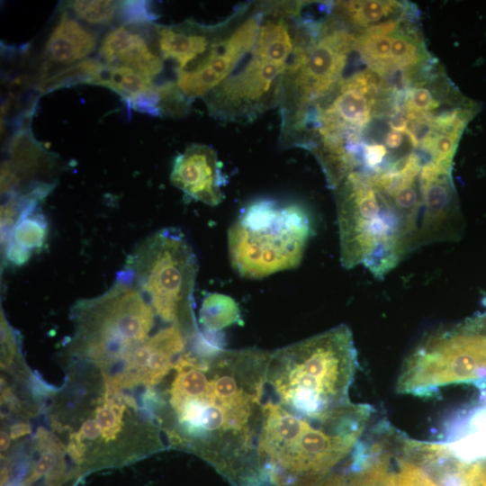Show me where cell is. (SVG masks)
<instances>
[{"label": "cell", "instance_id": "obj_1", "mask_svg": "<svg viewBox=\"0 0 486 486\" xmlns=\"http://www.w3.org/2000/svg\"><path fill=\"white\" fill-rule=\"evenodd\" d=\"M195 343L175 364L167 392L171 441L197 453L234 486H261L257 443L271 353Z\"/></svg>", "mask_w": 486, "mask_h": 486}, {"label": "cell", "instance_id": "obj_2", "mask_svg": "<svg viewBox=\"0 0 486 486\" xmlns=\"http://www.w3.org/2000/svg\"><path fill=\"white\" fill-rule=\"evenodd\" d=\"M372 408L346 405L318 418H305L266 400L257 443L263 484L316 486L353 452Z\"/></svg>", "mask_w": 486, "mask_h": 486}, {"label": "cell", "instance_id": "obj_3", "mask_svg": "<svg viewBox=\"0 0 486 486\" xmlns=\"http://www.w3.org/2000/svg\"><path fill=\"white\" fill-rule=\"evenodd\" d=\"M357 366L352 332L339 325L271 352L269 400L298 416L318 418L350 402Z\"/></svg>", "mask_w": 486, "mask_h": 486}, {"label": "cell", "instance_id": "obj_4", "mask_svg": "<svg viewBox=\"0 0 486 486\" xmlns=\"http://www.w3.org/2000/svg\"><path fill=\"white\" fill-rule=\"evenodd\" d=\"M335 189L340 257L346 268L363 265L375 277H382L417 248L415 228L360 172H351Z\"/></svg>", "mask_w": 486, "mask_h": 486}, {"label": "cell", "instance_id": "obj_5", "mask_svg": "<svg viewBox=\"0 0 486 486\" xmlns=\"http://www.w3.org/2000/svg\"><path fill=\"white\" fill-rule=\"evenodd\" d=\"M310 234V221L302 207L256 201L241 211L229 229L230 263L241 276L255 279L294 268Z\"/></svg>", "mask_w": 486, "mask_h": 486}, {"label": "cell", "instance_id": "obj_6", "mask_svg": "<svg viewBox=\"0 0 486 486\" xmlns=\"http://www.w3.org/2000/svg\"><path fill=\"white\" fill-rule=\"evenodd\" d=\"M127 270L157 315L190 338L198 334L193 311L198 264L179 230L164 229L148 237L129 257Z\"/></svg>", "mask_w": 486, "mask_h": 486}, {"label": "cell", "instance_id": "obj_7", "mask_svg": "<svg viewBox=\"0 0 486 486\" xmlns=\"http://www.w3.org/2000/svg\"><path fill=\"white\" fill-rule=\"evenodd\" d=\"M486 379V332L470 322L424 338L404 360L398 393L431 395L450 384Z\"/></svg>", "mask_w": 486, "mask_h": 486}, {"label": "cell", "instance_id": "obj_8", "mask_svg": "<svg viewBox=\"0 0 486 486\" xmlns=\"http://www.w3.org/2000/svg\"><path fill=\"white\" fill-rule=\"evenodd\" d=\"M287 66L250 53V59L209 92V113L222 121L248 122L280 104Z\"/></svg>", "mask_w": 486, "mask_h": 486}, {"label": "cell", "instance_id": "obj_9", "mask_svg": "<svg viewBox=\"0 0 486 486\" xmlns=\"http://www.w3.org/2000/svg\"><path fill=\"white\" fill-rule=\"evenodd\" d=\"M263 18L255 12L233 32L217 41L208 54L187 69L177 70L176 84L189 98L204 97L228 78L244 57L251 53Z\"/></svg>", "mask_w": 486, "mask_h": 486}, {"label": "cell", "instance_id": "obj_10", "mask_svg": "<svg viewBox=\"0 0 486 486\" xmlns=\"http://www.w3.org/2000/svg\"><path fill=\"white\" fill-rule=\"evenodd\" d=\"M170 181L186 196L208 205L216 206L223 199L221 164L210 146L192 144L176 156Z\"/></svg>", "mask_w": 486, "mask_h": 486}, {"label": "cell", "instance_id": "obj_11", "mask_svg": "<svg viewBox=\"0 0 486 486\" xmlns=\"http://www.w3.org/2000/svg\"><path fill=\"white\" fill-rule=\"evenodd\" d=\"M236 13L221 24L202 25L193 20L170 26H155L158 50L164 59H172L177 70L187 69L201 61L212 47L226 33H220L229 26Z\"/></svg>", "mask_w": 486, "mask_h": 486}, {"label": "cell", "instance_id": "obj_12", "mask_svg": "<svg viewBox=\"0 0 486 486\" xmlns=\"http://www.w3.org/2000/svg\"><path fill=\"white\" fill-rule=\"evenodd\" d=\"M57 166L56 157L44 149L34 139L30 129H20L9 143V160L1 166V191L14 196L18 190L31 182L38 184L35 178L50 176Z\"/></svg>", "mask_w": 486, "mask_h": 486}, {"label": "cell", "instance_id": "obj_13", "mask_svg": "<svg viewBox=\"0 0 486 486\" xmlns=\"http://www.w3.org/2000/svg\"><path fill=\"white\" fill-rule=\"evenodd\" d=\"M146 24H122L109 32L99 48L104 63L129 68L150 79L158 75L163 58L148 44L143 32Z\"/></svg>", "mask_w": 486, "mask_h": 486}, {"label": "cell", "instance_id": "obj_14", "mask_svg": "<svg viewBox=\"0 0 486 486\" xmlns=\"http://www.w3.org/2000/svg\"><path fill=\"white\" fill-rule=\"evenodd\" d=\"M96 45L94 32L68 13H62L44 47L46 64L42 78L50 65H73L94 52Z\"/></svg>", "mask_w": 486, "mask_h": 486}, {"label": "cell", "instance_id": "obj_15", "mask_svg": "<svg viewBox=\"0 0 486 486\" xmlns=\"http://www.w3.org/2000/svg\"><path fill=\"white\" fill-rule=\"evenodd\" d=\"M95 85L116 92L129 106L138 112L159 116L158 86L153 84L152 79L129 68L103 63Z\"/></svg>", "mask_w": 486, "mask_h": 486}, {"label": "cell", "instance_id": "obj_16", "mask_svg": "<svg viewBox=\"0 0 486 486\" xmlns=\"http://www.w3.org/2000/svg\"><path fill=\"white\" fill-rule=\"evenodd\" d=\"M37 206L27 208L15 222L5 246V256L11 264H24L33 250L45 242L47 223Z\"/></svg>", "mask_w": 486, "mask_h": 486}, {"label": "cell", "instance_id": "obj_17", "mask_svg": "<svg viewBox=\"0 0 486 486\" xmlns=\"http://www.w3.org/2000/svg\"><path fill=\"white\" fill-rule=\"evenodd\" d=\"M340 16L352 26L369 28L394 12L400 4L394 1H341L336 4Z\"/></svg>", "mask_w": 486, "mask_h": 486}, {"label": "cell", "instance_id": "obj_18", "mask_svg": "<svg viewBox=\"0 0 486 486\" xmlns=\"http://www.w3.org/2000/svg\"><path fill=\"white\" fill-rule=\"evenodd\" d=\"M102 65V62L94 58L83 59L40 80L37 85V90L41 94H46L77 84L94 85Z\"/></svg>", "mask_w": 486, "mask_h": 486}, {"label": "cell", "instance_id": "obj_19", "mask_svg": "<svg viewBox=\"0 0 486 486\" xmlns=\"http://www.w3.org/2000/svg\"><path fill=\"white\" fill-rule=\"evenodd\" d=\"M239 320L238 308L230 297L212 294L204 300L200 311V321L205 330L216 332Z\"/></svg>", "mask_w": 486, "mask_h": 486}, {"label": "cell", "instance_id": "obj_20", "mask_svg": "<svg viewBox=\"0 0 486 486\" xmlns=\"http://www.w3.org/2000/svg\"><path fill=\"white\" fill-rule=\"evenodd\" d=\"M67 6L77 19L92 25L120 21L121 1L76 0L68 2Z\"/></svg>", "mask_w": 486, "mask_h": 486}, {"label": "cell", "instance_id": "obj_21", "mask_svg": "<svg viewBox=\"0 0 486 486\" xmlns=\"http://www.w3.org/2000/svg\"><path fill=\"white\" fill-rule=\"evenodd\" d=\"M390 59L393 68H415L424 60L423 47L411 36L394 32Z\"/></svg>", "mask_w": 486, "mask_h": 486}, {"label": "cell", "instance_id": "obj_22", "mask_svg": "<svg viewBox=\"0 0 486 486\" xmlns=\"http://www.w3.org/2000/svg\"><path fill=\"white\" fill-rule=\"evenodd\" d=\"M159 116L180 118L191 110V98L184 94L176 83L166 82L158 86Z\"/></svg>", "mask_w": 486, "mask_h": 486}, {"label": "cell", "instance_id": "obj_23", "mask_svg": "<svg viewBox=\"0 0 486 486\" xmlns=\"http://www.w3.org/2000/svg\"><path fill=\"white\" fill-rule=\"evenodd\" d=\"M396 486H437L428 473L413 460H399Z\"/></svg>", "mask_w": 486, "mask_h": 486}, {"label": "cell", "instance_id": "obj_24", "mask_svg": "<svg viewBox=\"0 0 486 486\" xmlns=\"http://www.w3.org/2000/svg\"><path fill=\"white\" fill-rule=\"evenodd\" d=\"M439 102L434 98L430 89L426 86H417L408 93L405 98L407 114L427 116L429 112L438 107Z\"/></svg>", "mask_w": 486, "mask_h": 486}, {"label": "cell", "instance_id": "obj_25", "mask_svg": "<svg viewBox=\"0 0 486 486\" xmlns=\"http://www.w3.org/2000/svg\"><path fill=\"white\" fill-rule=\"evenodd\" d=\"M155 17L145 1H121L120 21L123 24L149 23Z\"/></svg>", "mask_w": 486, "mask_h": 486}, {"label": "cell", "instance_id": "obj_26", "mask_svg": "<svg viewBox=\"0 0 486 486\" xmlns=\"http://www.w3.org/2000/svg\"><path fill=\"white\" fill-rule=\"evenodd\" d=\"M57 458L54 453L45 452L41 454L39 461L37 462L32 473L28 479V483H32L34 481L38 480L40 476L50 472L56 465Z\"/></svg>", "mask_w": 486, "mask_h": 486}, {"label": "cell", "instance_id": "obj_27", "mask_svg": "<svg viewBox=\"0 0 486 486\" xmlns=\"http://www.w3.org/2000/svg\"><path fill=\"white\" fill-rule=\"evenodd\" d=\"M95 421L106 432H113L118 428V416L112 407L104 406L97 410Z\"/></svg>", "mask_w": 486, "mask_h": 486}, {"label": "cell", "instance_id": "obj_28", "mask_svg": "<svg viewBox=\"0 0 486 486\" xmlns=\"http://www.w3.org/2000/svg\"><path fill=\"white\" fill-rule=\"evenodd\" d=\"M81 434L84 438L94 441L100 437L102 428L94 419H88L84 422Z\"/></svg>", "mask_w": 486, "mask_h": 486}, {"label": "cell", "instance_id": "obj_29", "mask_svg": "<svg viewBox=\"0 0 486 486\" xmlns=\"http://www.w3.org/2000/svg\"><path fill=\"white\" fill-rule=\"evenodd\" d=\"M317 486H346V472L327 476Z\"/></svg>", "mask_w": 486, "mask_h": 486}, {"label": "cell", "instance_id": "obj_30", "mask_svg": "<svg viewBox=\"0 0 486 486\" xmlns=\"http://www.w3.org/2000/svg\"><path fill=\"white\" fill-rule=\"evenodd\" d=\"M389 124L392 130L402 132L407 130L409 120L407 116L403 114H395L389 122Z\"/></svg>", "mask_w": 486, "mask_h": 486}, {"label": "cell", "instance_id": "obj_31", "mask_svg": "<svg viewBox=\"0 0 486 486\" xmlns=\"http://www.w3.org/2000/svg\"><path fill=\"white\" fill-rule=\"evenodd\" d=\"M403 141V136L401 132L396 130H391L387 133L385 138V145L390 148H399Z\"/></svg>", "mask_w": 486, "mask_h": 486}, {"label": "cell", "instance_id": "obj_32", "mask_svg": "<svg viewBox=\"0 0 486 486\" xmlns=\"http://www.w3.org/2000/svg\"><path fill=\"white\" fill-rule=\"evenodd\" d=\"M30 432V427L26 424L14 425L11 429V436L17 438Z\"/></svg>", "mask_w": 486, "mask_h": 486}, {"label": "cell", "instance_id": "obj_33", "mask_svg": "<svg viewBox=\"0 0 486 486\" xmlns=\"http://www.w3.org/2000/svg\"><path fill=\"white\" fill-rule=\"evenodd\" d=\"M469 322L479 329L486 332V313Z\"/></svg>", "mask_w": 486, "mask_h": 486}, {"label": "cell", "instance_id": "obj_34", "mask_svg": "<svg viewBox=\"0 0 486 486\" xmlns=\"http://www.w3.org/2000/svg\"><path fill=\"white\" fill-rule=\"evenodd\" d=\"M0 442L1 451L6 450L10 445V436L7 435V433L4 431L1 432Z\"/></svg>", "mask_w": 486, "mask_h": 486}, {"label": "cell", "instance_id": "obj_35", "mask_svg": "<svg viewBox=\"0 0 486 486\" xmlns=\"http://www.w3.org/2000/svg\"><path fill=\"white\" fill-rule=\"evenodd\" d=\"M317 486V485H316Z\"/></svg>", "mask_w": 486, "mask_h": 486}]
</instances>
